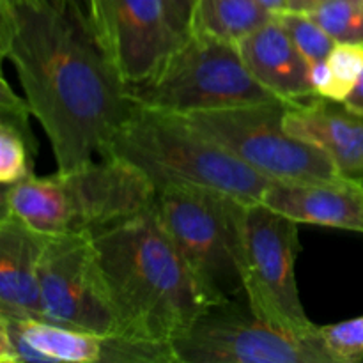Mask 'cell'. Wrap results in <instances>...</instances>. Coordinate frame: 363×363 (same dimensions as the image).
<instances>
[{
	"label": "cell",
	"instance_id": "6da1fadb",
	"mask_svg": "<svg viewBox=\"0 0 363 363\" xmlns=\"http://www.w3.org/2000/svg\"><path fill=\"white\" fill-rule=\"evenodd\" d=\"M0 52L48 137L57 172L94 162L133 110L87 14L59 0H0Z\"/></svg>",
	"mask_w": 363,
	"mask_h": 363
},
{
	"label": "cell",
	"instance_id": "7a4b0ae2",
	"mask_svg": "<svg viewBox=\"0 0 363 363\" xmlns=\"http://www.w3.org/2000/svg\"><path fill=\"white\" fill-rule=\"evenodd\" d=\"M119 333L169 342L208 308L152 208L91 236Z\"/></svg>",
	"mask_w": 363,
	"mask_h": 363
},
{
	"label": "cell",
	"instance_id": "3957f363",
	"mask_svg": "<svg viewBox=\"0 0 363 363\" xmlns=\"http://www.w3.org/2000/svg\"><path fill=\"white\" fill-rule=\"evenodd\" d=\"M144 174L155 190L191 186L261 202L273 183L181 117L135 105L99 152Z\"/></svg>",
	"mask_w": 363,
	"mask_h": 363
},
{
	"label": "cell",
	"instance_id": "277c9868",
	"mask_svg": "<svg viewBox=\"0 0 363 363\" xmlns=\"http://www.w3.org/2000/svg\"><path fill=\"white\" fill-rule=\"evenodd\" d=\"M156 190L135 167L101 158L69 172L4 186L2 211L50 236H92L152 208Z\"/></svg>",
	"mask_w": 363,
	"mask_h": 363
},
{
	"label": "cell",
	"instance_id": "5b68a950",
	"mask_svg": "<svg viewBox=\"0 0 363 363\" xmlns=\"http://www.w3.org/2000/svg\"><path fill=\"white\" fill-rule=\"evenodd\" d=\"M247 204L250 202L204 188L156 191V215L208 307L245 298Z\"/></svg>",
	"mask_w": 363,
	"mask_h": 363
},
{
	"label": "cell",
	"instance_id": "8992f818",
	"mask_svg": "<svg viewBox=\"0 0 363 363\" xmlns=\"http://www.w3.org/2000/svg\"><path fill=\"white\" fill-rule=\"evenodd\" d=\"M133 105L190 116L280 99L252 74L236 43L191 32L145 80L126 84Z\"/></svg>",
	"mask_w": 363,
	"mask_h": 363
},
{
	"label": "cell",
	"instance_id": "52a82bcc",
	"mask_svg": "<svg viewBox=\"0 0 363 363\" xmlns=\"http://www.w3.org/2000/svg\"><path fill=\"white\" fill-rule=\"evenodd\" d=\"M293 103L296 101L272 99L177 117L272 181L342 179L325 152L286 131L284 117Z\"/></svg>",
	"mask_w": 363,
	"mask_h": 363
},
{
	"label": "cell",
	"instance_id": "ba28073f",
	"mask_svg": "<svg viewBox=\"0 0 363 363\" xmlns=\"http://www.w3.org/2000/svg\"><path fill=\"white\" fill-rule=\"evenodd\" d=\"M177 363H337L319 326L296 332L264 321L247 298L209 305L172 340Z\"/></svg>",
	"mask_w": 363,
	"mask_h": 363
},
{
	"label": "cell",
	"instance_id": "9c48e42d",
	"mask_svg": "<svg viewBox=\"0 0 363 363\" xmlns=\"http://www.w3.org/2000/svg\"><path fill=\"white\" fill-rule=\"evenodd\" d=\"M245 298L252 312L284 328H315L300 300L294 262L300 252L298 222L261 202L245 211Z\"/></svg>",
	"mask_w": 363,
	"mask_h": 363
},
{
	"label": "cell",
	"instance_id": "30bf717a",
	"mask_svg": "<svg viewBox=\"0 0 363 363\" xmlns=\"http://www.w3.org/2000/svg\"><path fill=\"white\" fill-rule=\"evenodd\" d=\"M46 323L96 333H119L91 236H50L39 264Z\"/></svg>",
	"mask_w": 363,
	"mask_h": 363
},
{
	"label": "cell",
	"instance_id": "8fae6325",
	"mask_svg": "<svg viewBox=\"0 0 363 363\" xmlns=\"http://www.w3.org/2000/svg\"><path fill=\"white\" fill-rule=\"evenodd\" d=\"M96 39L126 84L151 77L186 39L165 0H87Z\"/></svg>",
	"mask_w": 363,
	"mask_h": 363
},
{
	"label": "cell",
	"instance_id": "7c38bea8",
	"mask_svg": "<svg viewBox=\"0 0 363 363\" xmlns=\"http://www.w3.org/2000/svg\"><path fill=\"white\" fill-rule=\"evenodd\" d=\"M7 319L45 363H177L169 342L66 328L35 319Z\"/></svg>",
	"mask_w": 363,
	"mask_h": 363
},
{
	"label": "cell",
	"instance_id": "4fadbf2b",
	"mask_svg": "<svg viewBox=\"0 0 363 363\" xmlns=\"http://www.w3.org/2000/svg\"><path fill=\"white\" fill-rule=\"evenodd\" d=\"M287 133L325 152L346 179L363 183V116L340 101L314 96L289 106Z\"/></svg>",
	"mask_w": 363,
	"mask_h": 363
},
{
	"label": "cell",
	"instance_id": "5bb4252c",
	"mask_svg": "<svg viewBox=\"0 0 363 363\" xmlns=\"http://www.w3.org/2000/svg\"><path fill=\"white\" fill-rule=\"evenodd\" d=\"M50 234L2 211L0 215V315L46 321L39 289V264Z\"/></svg>",
	"mask_w": 363,
	"mask_h": 363
},
{
	"label": "cell",
	"instance_id": "9a60e30c",
	"mask_svg": "<svg viewBox=\"0 0 363 363\" xmlns=\"http://www.w3.org/2000/svg\"><path fill=\"white\" fill-rule=\"evenodd\" d=\"M261 204L298 223L363 233V183L346 177L319 183L273 181Z\"/></svg>",
	"mask_w": 363,
	"mask_h": 363
},
{
	"label": "cell",
	"instance_id": "2e32d148",
	"mask_svg": "<svg viewBox=\"0 0 363 363\" xmlns=\"http://www.w3.org/2000/svg\"><path fill=\"white\" fill-rule=\"evenodd\" d=\"M236 45L252 74L277 98L305 101L315 96L311 82V62L275 18Z\"/></svg>",
	"mask_w": 363,
	"mask_h": 363
},
{
	"label": "cell",
	"instance_id": "e0dca14e",
	"mask_svg": "<svg viewBox=\"0 0 363 363\" xmlns=\"http://www.w3.org/2000/svg\"><path fill=\"white\" fill-rule=\"evenodd\" d=\"M272 18L259 0H197L191 32L238 43Z\"/></svg>",
	"mask_w": 363,
	"mask_h": 363
},
{
	"label": "cell",
	"instance_id": "ac0fdd59",
	"mask_svg": "<svg viewBox=\"0 0 363 363\" xmlns=\"http://www.w3.org/2000/svg\"><path fill=\"white\" fill-rule=\"evenodd\" d=\"M38 149L34 133L0 123V183L11 186L34 176Z\"/></svg>",
	"mask_w": 363,
	"mask_h": 363
},
{
	"label": "cell",
	"instance_id": "d6986e66",
	"mask_svg": "<svg viewBox=\"0 0 363 363\" xmlns=\"http://www.w3.org/2000/svg\"><path fill=\"white\" fill-rule=\"evenodd\" d=\"M335 43L363 45V0H326L307 11Z\"/></svg>",
	"mask_w": 363,
	"mask_h": 363
},
{
	"label": "cell",
	"instance_id": "ffe728a7",
	"mask_svg": "<svg viewBox=\"0 0 363 363\" xmlns=\"http://www.w3.org/2000/svg\"><path fill=\"white\" fill-rule=\"evenodd\" d=\"M326 84L321 98L342 103L363 71V45L337 43L325 60Z\"/></svg>",
	"mask_w": 363,
	"mask_h": 363
},
{
	"label": "cell",
	"instance_id": "44dd1931",
	"mask_svg": "<svg viewBox=\"0 0 363 363\" xmlns=\"http://www.w3.org/2000/svg\"><path fill=\"white\" fill-rule=\"evenodd\" d=\"M273 18L286 28L289 38L311 64L325 60L337 45L335 39L307 13L284 11V13L273 14Z\"/></svg>",
	"mask_w": 363,
	"mask_h": 363
},
{
	"label": "cell",
	"instance_id": "7402d4cb",
	"mask_svg": "<svg viewBox=\"0 0 363 363\" xmlns=\"http://www.w3.org/2000/svg\"><path fill=\"white\" fill-rule=\"evenodd\" d=\"M319 330L337 363H360L363 360V315L319 326Z\"/></svg>",
	"mask_w": 363,
	"mask_h": 363
},
{
	"label": "cell",
	"instance_id": "603a6c76",
	"mask_svg": "<svg viewBox=\"0 0 363 363\" xmlns=\"http://www.w3.org/2000/svg\"><path fill=\"white\" fill-rule=\"evenodd\" d=\"M165 4L169 7L170 18H172L176 28L188 38L191 30H194V16L197 0H165Z\"/></svg>",
	"mask_w": 363,
	"mask_h": 363
},
{
	"label": "cell",
	"instance_id": "cb8c5ba5",
	"mask_svg": "<svg viewBox=\"0 0 363 363\" xmlns=\"http://www.w3.org/2000/svg\"><path fill=\"white\" fill-rule=\"evenodd\" d=\"M342 105L346 106L347 110H351V112L363 116V71L360 78L357 80V84H354V87L351 89V92L342 101Z\"/></svg>",
	"mask_w": 363,
	"mask_h": 363
},
{
	"label": "cell",
	"instance_id": "d4e9b609",
	"mask_svg": "<svg viewBox=\"0 0 363 363\" xmlns=\"http://www.w3.org/2000/svg\"><path fill=\"white\" fill-rule=\"evenodd\" d=\"M326 2V0H289V9L287 11H298V13H307V11L314 9L319 4Z\"/></svg>",
	"mask_w": 363,
	"mask_h": 363
},
{
	"label": "cell",
	"instance_id": "484cf974",
	"mask_svg": "<svg viewBox=\"0 0 363 363\" xmlns=\"http://www.w3.org/2000/svg\"><path fill=\"white\" fill-rule=\"evenodd\" d=\"M259 2L272 14H279L289 9V0H259Z\"/></svg>",
	"mask_w": 363,
	"mask_h": 363
},
{
	"label": "cell",
	"instance_id": "4316f807",
	"mask_svg": "<svg viewBox=\"0 0 363 363\" xmlns=\"http://www.w3.org/2000/svg\"><path fill=\"white\" fill-rule=\"evenodd\" d=\"M59 2L66 4V6L73 7L74 11H78V13H84L89 16V11H87V0H59Z\"/></svg>",
	"mask_w": 363,
	"mask_h": 363
}]
</instances>
